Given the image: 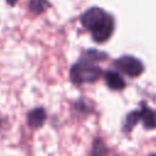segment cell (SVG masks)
Segmentation results:
<instances>
[{
  "label": "cell",
  "mask_w": 156,
  "mask_h": 156,
  "mask_svg": "<svg viewBox=\"0 0 156 156\" xmlns=\"http://www.w3.org/2000/svg\"><path fill=\"white\" fill-rule=\"evenodd\" d=\"M80 22L96 43L107 41L113 34L115 20L101 7H90L80 16Z\"/></svg>",
  "instance_id": "1"
},
{
  "label": "cell",
  "mask_w": 156,
  "mask_h": 156,
  "mask_svg": "<svg viewBox=\"0 0 156 156\" xmlns=\"http://www.w3.org/2000/svg\"><path fill=\"white\" fill-rule=\"evenodd\" d=\"M102 74L101 68L96 62H91L84 58H79L69 71L71 80L74 84H83V83H93L96 82Z\"/></svg>",
  "instance_id": "2"
},
{
  "label": "cell",
  "mask_w": 156,
  "mask_h": 156,
  "mask_svg": "<svg viewBox=\"0 0 156 156\" xmlns=\"http://www.w3.org/2000/svg\"><path fill=\"white\" fill-rule=\"evenodd\" d=\"M115 66L118 71L123 72L129 77H138L144 72V63L130 55H124L115 61Z\"/></svg>",
  "instance_id": "3"
},
{
  "label": "cell",
  "mask_w": 156,
  "mask_h": 156,
  "mask_svg": "<svg viewBox=\"0 0 156 156\" xmlns=\"http://www.w3.org/2000/svg\"><path fill=\"white\" fill-rule=\"evenodd\" d=\"M138 115H139V122L143 123L145 129H156V111L150 108L144 101L140 104Z\"/></svg>",
  "instance_id": "4"
},
{
  "label": "cell",
  "mask_w": 156,
  "mask_h": 156,
  "mask_svg": "<svg viewBox=\"0 0 156 156\" xmlns=\"http://www.w3.org/2000/svg\"><path fill=\"white\" fill-rule=\"evenodd\" d=\"M105 82L111 90H122L126 87V80L122 77V74L112 68L105 72Z\"/></svg>",
  "instance_id": "5"
},
{
  "label": "cell",
  "mask_w": 156,
  "mask_h": 156,
  "mask_svg": "<svg viewBox=\"0 0 156 156\" xmlns=\"http://www.w3.org/2000/svg\"><path fill=\"white\" fill-rule=\"evenodd\" d=\"M46 119V112L43 107H35L27 115V123L32 129H39Z\"/></svg>",
  "instance_id": "6"
},
{
  "label": "cell",
  "mask_w": 156,
  "mask_h": 156,
  "mask_svg": "<svg viewBox=\"0 0 156 156\" xmlns=\"http://www.w3.org/2000/svg\"><path fill=\"white\" fill-rule=\"evenodd\" d=\"M138 123H139L138 110L130 111V112L126 116V118H124V121H123V123H122V132H123L124 134H129V133L132 132V129H133Z\"/></svg>",
  "instance_id": "7"
},
{
  "label": "cell",
  "mask_w": 156,
  "mask_h": 156,
  "mask_svg": "<svg viewBox=\"0 0 156 156\" xmlns=\"http://www.w3.org/2000/svg\"><path fill=\"white\" fill-rule=\"evenodd\" d=\"M80 58H84V60H88V61L98 63L100 61L106 60L107 58V54L102 52V51H99V50H95V49H89V50H85V51L82 52Z\"/></svg>",
  "instance_id": "8"
},
{
  "label": "cell",
  "mask_w": 156,
  "mask_h": 156,
  "mask_svg": "<svg viewBox=\"0 0 156 156\" xmlns=\"http://www.w3.org/2000/svg\"><path fill=\"white\" fill-rule=\"evenodd\" d=\"M90 156H108V147L106 146L104 139H101V138L94 139Z\"/></svg>",
  "instance_id": "9"
},
{
  "label": "cell",
  "mask_w": 156,
  "mask_h": 156,
  "mask_svg": "<svg viewBox=\"0 0 156 156\" xmlns=\"http://www.w3.org/2000/svg\"><path fill=\"white\" fill-rule=\"evenodd\" d=\"M50 6V2L48 0H29L28 7L34 15H39L44 12Z\"/></svg>",
  "instance_id": "10"
},
{
  "label": "cell",
  "mask_w": 156,
  "mask_h": 156,
  "mask_svg": "<svg viewBox=\"0 0 156 156\" xmlns=\"http://www.w3.org/2000/svg\"><path fill=\"white\" fill-rule=\"evenodd\" d=\"M17 1H18V0H6V2H7L9 5H11V6H13V5H15Z\"/></svg>",
  "instance_id": "11"
},
{
  "label": "cell",
  "mask_w": 156,
  "mask_h": 156,
  "mask_svg": "<svg viewBox=\"0 0 156 156\" xmlns=\"http://www.w3.org/2000/svg\"><path fill=\"white\" fill-rule=\"evenodd\" d=\"M150 156H156V154H152V155H150Z\"/></svg>",
  "instance_id": "12"
}]
</instances>
